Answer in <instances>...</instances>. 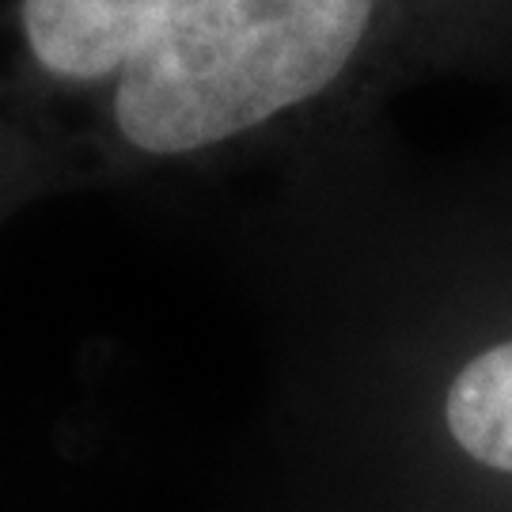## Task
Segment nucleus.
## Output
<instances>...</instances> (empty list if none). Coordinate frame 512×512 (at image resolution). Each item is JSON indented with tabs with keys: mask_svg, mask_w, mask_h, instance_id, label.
I'll use <instances>...</instances> for the list:
<instances>
[{
	"mask_svg": "<svg viewBox=\"0 0 512 512\" xmlns=\"http://www.w3.org/2000/svg\"><path fill=\"white\" fill-rule=\"evenodd\" d=\"M376 133V129H372ZM365 137L274 179V198L327 236L308 285L338 380L384 414L395 459L452 512H512V164L380 194Z\"/></svg>",
	"mask_w": 512,
	"mask_h": 512,
	"instance_id": "nucleus-1",
	"label": "nucleus"
}]
</instances>
